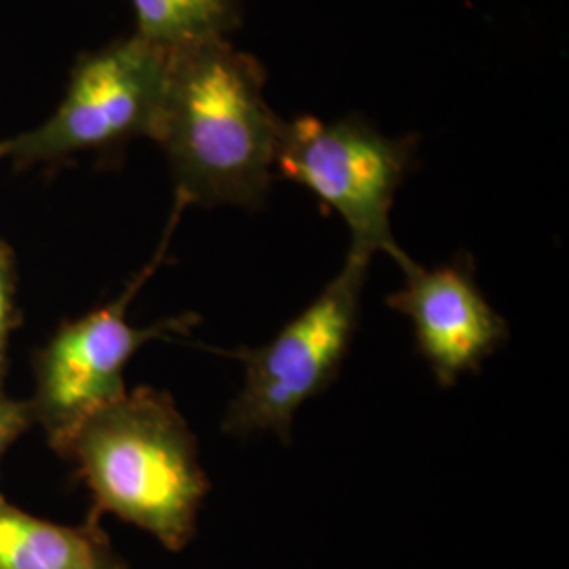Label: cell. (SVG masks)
<instances>
[{
    "label": "cell",
    "instance_id": "6da1fadb",
    "mask_svg": "<svg viewBox=\"0 0 569 569\" xmlns=\"http://www.w3.org/2000/svg\"><path fill=\"white\" fill-rule=\"evenodd\" d=\"M264 82L260 61L230 41L171 53L154 142L169 163L173 203L264 207L283 127Z\"/></svg>",
    "mask_w": 569,
    "mask_h": 569
},
{
    "label": "cell",
    "instance_id": "7a4b0ae2",
    "mask_svg": "<svg viewBox=\"0 0 569 569\" xmlns=\"http://www.w3.org/2000/svg\"><path fill=\"white\" fill-rule=\"evenodd\" d=\"M56 451L91 491V519L114 515L173 552L190 545L211 486L197 437L171 395L150 387L127 390Z\"/></svg>",
    "mask_w": 569,
    "mask_h": 569
},
{
    "label": "cell",
    "instance_id": "3957f363",
    "mask_svg": "<svg viewBox=\"0 0 569 569\" xmlns=\"http://www.w3.org/2000/svg\"><path fill=\"white\" fill-rule=\"evenodd\" d=\"M371 258L348 251L340 272L300 315L262 346L220 350L244 366V382L226 409L222 430L234 439L274 432L291 439L296 413L333 385L361 319Z\"/></svg>",
    "mask_w": 569,
    "mask_h": 569
},
{
    "label": "cell",
    "instance_id": "277c9868",
    "mask_svg": "<svg viewBox=\"0 0 569 569\" xmlns=\"http://www.w3.org/2000/svg\"><path fill=\"white\" fill-rule=\"evenodd\" d=\"M418 152L416 136L392 138L361 114L333 121H283L274 171L310 190L350 230V251L385 253L399 268L416 264L395 241L392 207Z\"/></svg>",
    "mask_w": 569,
    "mask_h": 569
},
{
    "label": "cell",
    "instance_id": "5b68a950",
    "mask_svg": "<svg viewBox=\"0 0 569 569\" xmlns=\"http://www.w3.org/2000/svg\"><path fill=\"white\" fill-rule=\"evenodd\" d=\"M169 61V53L136 34L81 53L56 110L37 127L4 138V161L16 169L61 164L154 140Z\"/></svg>",
    "mask_w": 569,
    "mask_h": 569
},
{
    "label": "cell",
    "instance_id": "8992f818",
    "mask_svg": "<svg viewBox=\"0 0 569 569\" xmlns=\"http://www.w3.org/2000/svg\"><path fill=\"white\" fill-rule=\"evenodd\" d=\"M182 213L183 209L173 204L154 258L129 281L119 298L61 323L37 352L34 392L28 406L34 425L44 430L51 448H60L89 416L121 399L127 392L124 369L142 346L154 340L186 338L201 323L194 312L169 317L148 327L131 326L127 319L133 298L163 264Z\"/></svg>",
    "mask_w": 569,
    "mask_h": 569
},
{
    "label": "cell",
    "instance_id": "52a82bcc",
    "mask_svg": "<svg viewBox=\"0 0 569 569\" xmlns=\"http://www.w3.org/2000/svg\"><path fill=\"white\" fill-rule=\"evenodd\" d=\"M403 274L387 305L409 319L416 350L439 387H456L462 376L481 371L507 345L509 326L483 296L470 256L458 253L435 268L413 264Z\"/></svg>",
    "mask_w": 569,
    "mask_h": 569
},
{
    "label": "cell",
    "instance_id": "ba28073f",
    "mask_svg": "<svg viewBox=\"0 0 569 569\" xmlns=\"http://www.w3.org/2000/svg\"><path fill=\"white\" fill-rule=\"evenodd\" d=\"M0 569H127L91 519L79 528L44 521L0 493Z\"/></svg>",
    "mask_w": 569,
    "mask_h": 569
},
{
    "label": "cell",
    "instance_id": "9c48e42d",
    "mask_svg": "<svg viewBox=\"0 0 569 569\" xmlns=\"http://www.w3.org/2000/svg\"><path fill=\"white\" fill-rule=\"evenodd\" d=\"M136 37L164 53L230 41L243 26L244 0H129Z\"/></svg>",
    "mask_w": 569,
    "mask_h": 569
},
{
    "label": "cell",
    "instance_id": "30bf717a",
    "mask_svg": "<svg viewBox=\"0 0 569 569\" xmlns=\"http://www.w3.org/2000/svg\"><path fill=\"white\" fill-rule=\"evenodd\" d=\"M18 326H20L18 262L11 244L0 239V390L7 373V355H9L11 333Z\"/></svg>",
    "mask_w": 569,
    "mask_h": 569
},
{
    "label": "cell",
    "instance_id": "8fae6325",
    "mask_svg": "<svg viewBox=\"0 0 569 569\" xmlns=\"http://www.w3.org/2000/svg\"><path fill=\"white\" fill-rule=\"evenodd\" d=\"M34 425L28 401L11 399L0 390V462L21 435Z\"/></svg>",
    "mask_w": 569,
    "mask_h": 569
},
{
    "label": "cell",
    "instance_id": "7c38bea8",
    "mask_svg": "<svg viewBox=\"0 0 569 569\" xmlns=\"http://www.w3.org/2000/svg\"><path fill=\"white\" fill-rule=\"evenodd\" d=\"M0 163H4V140H0Z\"/></svg>",
    "mask_w": 569,
    "mask_h": 569
}]
</instances>
